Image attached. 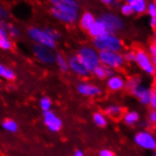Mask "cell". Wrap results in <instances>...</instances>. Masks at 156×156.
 Masks as SVG:
<instances>
[{
	"instance_id": "cell-1",
	"label": "cell",
	"mask_w": 156,
	"mask_h": 156,
	"mask_svg": "<svg viewBox=\"0 0 156 156\" xmlns=\"http://www.w3.org/2000/svg\"><path fill=\"white\" fill-rule=\"evenodd\" d=\"M95 49L100 51H112L119 52L122 49V42L115 34L106 33L100 37L95 38L93 41Z\"/></svg>"
},
{
	"instance_id": "cell-2",
	"label": "cell",
	"mask_w": 156,
	"mask_h": 156,
	"mask_svg": "<svg viewBox=\"0 0 156 156\" xmlns=\"http://www.w3.org/2000/svg\"><path fill=\"white\" fill-rule=\"evenodd\" d=\"M79 9L66 5H53L50 9V12L56 19L66 23L73 24L78 20Z\"/></svg>"
},
{
	"instance_id": "cell-3",
	"label": "cell",
	"mask_w": 156,
	"mask_h": 156,
	"mask_svg": "<svg viewBox=\"0 0 156 156\" xmlns=\"http://www.w3.org/2000/svg\"><path fill=\"white\" fill-rule=\"evenodd\" d=\"M77 56L79 57L80 61L81 63L85 66V68L91 73L97 66L100 65L99 62V56H98V52L90 47H83L81 48Z\"/></svg>"
},
{
	"instance_id": "cell-4",
	"label": "cell",
	"mask_w": 156,
	"mask_h": 156,
	"mask_svg": "<svg viewBox=\"0 0 156 156\" xmlns=\"http://www.w3.org/2000/svg\"><path fill=\"white\" fill-rule=\"evenodd\" d=\"M98 56L100 65L108 68H120L125 62L123 55H121L119 52L100 51L98 52Z\"/></svg>"
},
{
	"instance_id": "cell-5",
	"label": "cell",
	"mask_w": 156,
	"mask_h": 156,
	"mask_svg": "<svg viewBox=\"0 0 156 156\" xmlns=\"http://www.w3.org/2000/svg\"><path fill=\"white\" fill-rule=\"evenodd\" d=\"M29 36L37 44L44 45L48 48H54L56 47V41L51 38L45 30L39 29V27H30L27 31Z\"/></svg>"
},
{
	"instance_id": "cell-6",
	"label": "cell",
	"mask_w": 156,
	"mask_h": 156,
	"mask_svg": "<svg viewBox=\"0 0 156 156\" xmlns=\"http://www.w3.org/2000/svg\"><path fill=\"white\" fill-rule=\"evenodd\" d=\"M135 144L147 151L156 150V137L149 131L138 132L133 137Z\"/></svg>"
},
{
	"instance_id": "cell-7",
	"label": "cell",
	"mask_w": 156,
	"mask_h": 156,
	"mask_svg": "<svg viewBox=\"0 0 156 156\" xmlns=\"http://www.w3.org/2000/svg\"><path fill=\"white\" fill-rule=\"evenodd\" d=\"M137 66H138L146 74L153 75L156 72V67L153 61L149 56V54L146 51L139 49L135 52V61Z\"/></svg>"
},
{
	"instance_id": "cell-8",
	"label": "cell",
	"mask_w": 156,
	"mask_h": 156,
	"mask_svg": "<svg viewBox=\"0 0 156 156\" xmlns=\"http://www.w3.org/2000/svg\"><path fill=\"white\" fill-rule=\"evenodd\" d=\"M99 19L105 25L108 33L115 34L116 31L121 30L124 27L123 21L118 16L113 13H105Z\"/></svg>"
},
{
	"instance_id": "cell-9",
	"label": "cell",
	"mask_w": 156,
	"mask_h": 156,
	"mask_svg": "<svg viewBox=\"0 0 156 156\" xmlns=\"http://www.w3.org/2000/svg\"><path fill=\"white\" fill-rule=\"evenodd\" d=\"M33 52L35 57L44 63H53L56 61V54L52 51L51 48L44 47V45L36 44L33 47Z\"/></svg>"
},
{
	"instance_id": "cell-10",
	"label": "cell",
	"mask_w": 156,
	"mask_h": 156,
	"mask_svg": "<svg viewBox=\"0 0 156 156\" xmlns=\"http://www.w3.org/2000/svg\"><path fill=\"white\" fill-rule=\"evenodd\" d=\"M44 123L47 126L48 129L52 133L59 132L62 127V119L54 112H52L51 110L44 113Z\"/></svg>"
},
{
	"instance_id": "cell-11",
	"label": "cell",
	"mask_w": 156,
	"mask_h": 156,
	"mask_svg": "<svg viewBox=\"0 0 156 156\" xmlns=\"http://www.w3.org/2000/svg\"><path fill=\"white\" fill-rule=\"evenodd\" d=\"M130 92L142 104L144 105L150 104V100L152 95V90L142 84V82L138 85H136L134 88H133Z\"/></svg>"
},
{
	"instance_id": "cell-12",
	"label": "cell",
	"mask_w": 156,
	"mask_h": 156,
	"mask_svg": "<svg viewBox=\"0 0 156 156\" xmlns=\"http://www.w3.org/2000/svg\"><path fill=\"white\" fill-rule=\"evenodd\" d=\"M67 62H68L69 69L72 70L75 74H77L79 76H82V77L88 76L90 74V72L85 68V66L83 65H82L77 55L70 56L69 59L67 60Z\"/></svg>"
},
{
	"instance_id": "cell-13",
	"label": "cell",
	"mask_w": 156,
	"mask_h": 156,
	"mask_svg": "<svg viewBox=\"0 0 156 156\" xmlns=\"http://www.w3.org/2000/svg\"><path fill=\"white\" fill-rule=\"evenodd\" d=\"M78 92L85 97H97L101 94V89L98 86L94 85L92 83H87V82H81L77 87Z\"/></svg>"
},
{
	"instance_id": "cell-14",
	"label": "cell",
	"mask_w": 156,
	"mask_h": 156,
	"mask_svg": "<svg viewBox=\"0 0 156 156\" xmlns=\"http://www.w3.org/2000/svg\"><path fill=\"white\" fill-rule=\"evenodd\" d=\"M88 32L94 39L98 38V37H100V36L108 33L105 25L103 24V22L100 19H98V20L95 21V23L92 25L90 27V29L88 30Z\"/></svg>"
},
{
	"instance_id": "cell-15",
	"label": "cell",
	"mask_w": 156,
	"mask_h": 156,
	"mask_svg": "<svg viewBox=\"0 0 156 156\" xmlns=\"http://www.w3.org/2000/svg\"><path fill=\"white\" fill-rule=\"evenodd\" d=\"M125 80L118 75H114L107 79V86L111 91H120L125 87Z\"/></svg>"
},
{
	"instance_id": "cell-16",
	"label": "cell",
	"mask_w": 156,
	"mask_h": 156,
	"mask_svg": "<svg viewBox=\"0 0 156 156\" xmlns=\"http://www.w3.org/2000/svg\"><path fill=\"white\" fill-rule=\"evenodd\" d=\"M92 73L95 75V77H97L98 79L99 80H104V79H108L110 77L114 76V69L112 68H108V67H105L101 65H99L98 66H97Z\"/></svg>"
},
{
	"instance_id": "cell-17",
	"label": "cell",
	"mask_w": 156,
	"mask_h": 156,
	"mask_svg": "<svg viewBox=\"0 0 156 156\" xmlns=\"http://www.w3.org/2000/svg\"><path fill=\"white\" fill-rule=\"evenodd\" d=\"M96 19L91 12H84L80 18V25L83 30H88L90 27L95 23Z\"/></svg>"
},
{
	"instance_id": "cell-18",
	"label": "cell",
	"mask_w": 156,
	"mask_h": 156,
	"mask_svg": "<svg viewBox=\"0 0 156 156\" xmlns=\"http://www.w3.org/2000/svg\"><path fill=\"white\" fill-rule=\"evenodd\" d=\"M140 115L136 111H129L124 114L123 122L128 126H133L139 121Z\"/></svg>"
},
{
	"instance_id": "cell-19",
	"label": "cell",
	"mask_w": 156,
	"mask_h": 156,
	"mask_svg": "<svg viewBox=\"0 0 156 156\" xmlns=\"http://www.w3.org/2000/svg\"><path fill=\"white\" fill-rule=\"evenodd\" d=\"M104 112H105V115L110 116V117L117 118V117H120L122 115L123 108L119 105H110V106L106 107Z\"/></svg>"
},
{
	"instance_id": "cell-20",
	"label": "cell",
	"mask_w": 156,
	"mask_h": 156,
	"mask_svg": "<svg viewBox=\"0 0 156 156\" xmlns=\"http://www.w3.org/2000/svg\"><path fill=\"white\" fill-rule=\"evenodd\" d=\"M2 128L9 133H14L18 131V124L15 120H13V119L7 118L2 123Z\"/></svg>"
},
{
	"instance_id": "cell-21",
	"label": "cell",
	"mask_w": 156,
	"mask_h": 156,
	"mask_svg": "<svg viewBox=\"0 0 156 156\" xmlns=\"http://www.w3.org/2000/svg\"><path fill=\"white\" fill-rule=\"evenodd\" d=\"M133 8V10L136 13H143L147 11V3L146 0H134V1L130 4Z\"/></svg>"
},
{
	"instance_id": "cell-22",
	"label": "cell",
	"mask_w": 156,
	"mask_h": 156,
	"mask_svg": "<svg viewBox=\"0 0 156 156\" xmlns=\"http://www.w3.org/2000/svg\"><path fill=\"white\" fill-rule=\"evenodd\" d=\"M93 121L98 127H100V128L106 127L108 123L106 115L99 112H97L93 115Z\"/></svg>"
},
{
	"instance_id": "cell-23",
	"label": "cell",
	"mask_w": 156,
	"mask_h": 156,
	"mask_svg": "<svg viewBox=\"0 0 156 156\" xmlns=\"http://www.w3.org/2000/svg\"><path fill=\"white\" fill-rule=\"evenodd\" d=\"M55 62L57 63L59 69L62 72H67L69 70L67 60L62 54H56V61H55Z\"/></svg>"
},
{
	"instance_id": "cell-24",
	"label": "cell",
	"mask_w": 156,
	"mask_h": 156,
	"mask_svg": "<svg viewBox=\"0 0 156 156\" xmlns=\"http://www.w3.org/2000/svg\"><path fill=\"white\" fill-rule=\"evenodd\" d=\"M50 2L52 5H66L79 9V3L77 0H50Z\"/></svg>"
},
{
	"instance_id": "cell-25",
	"label": "cell",
	"mask_w": 156,
	"mask_h": 156,
	"mask_svg": "<svg viewBox=\"0 0 156 156\" xmlns=\"http://www.w3.org/2000/svg\"><path fill=\"white\" fill-rule=\"evenodd\" d=\"M51 106H52V101L48 97H43L40 99V107L44 111V113L50 111Z\"/></svg>"
},
{
	"instance_id": "cell-26",
	"label": "cell",
	"mask_w": 156,
	"mask_h": 156,
	"mask_svg": "<svg viewBox=\"0 0 156 156\" xmlns=\"http://www.w3.org/2000/svg\"><path fill=\"white\" fill-rule=\"evenodd\" d=\"M139 83H141V79H140V77L134 76V77H132L131 79H129V80L126 81L125 86H126V88L128 90L131 91L133 88H134L136 85H138Z\"/></svg>"
},
{
	"instance_id": "cell-27",
	"label": "cell",
	"mask_w": 156,
	"mask_h": 156,
	"mask_svg": "<svg viewBox=\"0 0 156 156\" xmlns=\"http://www.w3.org/2000/svg\"><path fill=\"white\" fill-rule=\"evenodd\" d=\"M12 47V44L11 42V40L8 37H2L0 38V48L4 49V50H9L11 49Z\"/></svg>"
},
{
	"instance_id": "cell-28",
	"label": "cell",
	"mask_w": 156,
	"mask_h": 156,
	"mask_svg": "<svg viewBox=\"0 0 156 156\" xmlns=\"http://www.w3.org/2000/svg\"><path fill=\"white\" fill-rule=\"evenodd\" d=\"M15 77H16V75H15L14 71L12 69H11V68L6 67L3 75H2V78L7 80H13L15 79Z\"/></svg>"
},
{
	"instance_id": "cell-29",
	"label": "cell",
	"mask_w": 156,
	"mask_h": 156,
	"mask_svg": "<svg viewBox=\"0 0 156 156\" xmlns=\"http://www.w3.org/2000/svg\"><path fill=\"white\" fill-rule=\"evenodd\" d=\"M121 12H122V14H124V15H126V16H130V15H132L134 12H133V8L129 5V4H124V5H122L121 6Z\"/></svg>"
},
{
	"instance_id": "cell-30",
	"label": "cell",
	"mask_w": 156,
	"mask_h": 156,
	"mask_svg": "<svg viewBox=\"0 0 156 156\" xmlns=\"http://www.w3.org/2000/svg\"><path fill=\"white\" fill-rule=\"evenodd\" d=\"M7 31L10 33L12 37H17V36L19 35V30H18V29L14 26L8 25L7 26Z\"/></svg>"
},
{
	"instance_id": "cell-31",
	"label": "cell",
	"mask_w": 156,
	"mask_h": 156,
	"mask_svg": "<svg viewBox=\"0 0 156 156\" xmlns=\"http://www.w3.org/2000/svg\"><path fill=\"white\" fill-rule=\"evenodd\" d=\"M45 30H47V32L49 34V36L51 38H53L55 41H57L59 38H60V33L54 29H50V27H48V29H44Z\"/></svg>"
},
{
	"instance_id": "cell-32",
	"label": "cell",
	"mask_w": 156,
	"mask_h": 156,
	"mask_svg": "<svg viewBox=\"0 0 156 156\" xmlns=\"http://www.w3.org/2000/svg\"><path fill=\"white\" fill-rule=\"evenodd\" d=\"M124 60L127 62H134L135 61V52L133 51H128L123 55Z\"/></svg>"
},
{
	"instance_id": "cell-33",
	"label": "cell",
	"mask_w": 156,
	"mask_h": 156,
	"mask_svg": "<svg viewBox=\"0 0 156 156\" xmlns=\"http://www.w3.org/2000/svg\"><path fill=\"white\" fill-rule=\"evenodd\" d=\"M147 11H148V12L151 16V18L154 17V15L156 13V4L155 3L149 4V6H147Z\"/></svg>"
},
{
	"instance_id": "cell-34",
	"label": "cell",
	"mask_w": 156,
	"mask_h": 156,
	"mask_svg": "<svg viewBox=\"0 0 156 156\" xmlns=\"http://www.w3.org/2000/svg\"><path fill=\"white\" fill-rule=\"evenodd\" d=\"M7 34H8V31H7V26H5L2 22V20L0 19V38L2 37H7Z\"/></svg>"
},
{
	"instance_id": "cell-35",
	"label": "cell",
	"mask_w": 156,
	"mask_h": 156,
	"mask_svg": "<svg viewBox=\"0 0 156 156\" xmlns=\"http://www.w3.org/2000/svg\"><path fill=\"white\" fill-rule=\"evenodd\" d=\"M150 105L152 108V110H155L156 111V90L152 91V95L150 100Z\"/></svg>"
},
{
	"instance_id": "cell-36",
	"label": "cell",
	"mask_w": 156,
	"mask_h": 156,
	"mask_svg": "<svg viewBox=\"0 0 156 156\" xmlns=\"http://www.w3.org/2000/svg\"><path fill=\"white\" fill-rule=\"evenodd\" d=\"M98 156H115V155L112 151H110L108 149H103L99 151Z\"/></svg>"
},
{
	"instance_id": "cell-37",
	"label": "cell",
	"mask_w": 156,
	"mask_h": 156,
	"mask_svg": "<svg viewBox=\"0 0 156 156\" xmlns=\"http://www.w3.org/2000/svg\"><path fill=\"white\" fill-rule=\"evenodd\" d=\"M149 120L151 124H156V111L155 110H152V111L150 112L149 114Z\"/></svg>"
},
{
	"instance_id": "cell-38",
	"label": "cell",
	"mask_w": 156,
	"mask_h": 156,
	"mask_svg": "<svg viewBox=\"0 0 156 156\" xmlns=\"http://www.w3.org/2000/svg\"><path fill=\"white\" fill-rule=\"evenodd\" d=\"M9 17V12H7V10L5 8L0 6V19H7Z\"/></svg>"
},
{
	"instance_id": "cell-39",
	"label": "cell",
	"mask_w": 156,
	"mask_h": 156,
	"mask_svg": "<svg viewBox=\"0 0 156 156\" xmlns=\"http://www.w3.org/2000/svg\"><path fill=\"white\" fill-rule=\"evenodd\" d=\"M150 53L151 55V57L154 59H156V44H152L151 45V48H150Z\"/></svg>"
},
{
	"instance_id": "cell-40",
	"label": "cell",
	"mask_w": 156,
	"mask_h": 156,
	"mask_svg": "<svg viewBox=\"0 0 156 156\" xmlns=\"http://www.w3.org/2000/svg\"><path fill=\"white\" fill-rule=\"evenodd\" d=\"M74 156H84V152L80 150H77L74 152Z\"/></svg>"
},
{
	"instance_id": "cell-41",
	"label": "cell",
	"mask_w": 156,
	"mask_h": 156,
	"mask_svg": "<svg viewBox=\"0 0 156 156\" xmlns=\"http://www.w3.org/2000/svg\"><path fill=\"white\" fill-rule=\"evenodd\" d=\"M101 2L106 5H113L115 3V0H101Z\"/></svg>"
},
{
	"instance_id": "cell-42",
	"label": "cell",
	"mask_w": 156,
	"mask_h": 156,
	"mask_svg": "<svg viewBox=\"0 0 156 156\" xmlns=\"http://www.w3.org/2000/svg\"><path fill=\"white\" fill-rule=\"evenodd\" d=\"M5 69H6V67L2 65V63H0V77H2V75H3V73H4Z\"/></svg>"
},
{
	"instance_id": "cell-43",
	"label": "cell",
	"mask_w": 156,
	"mask_h": 156,
	"mask_svg": "<svg viewBox=\"0 0 156 156\" xmlns=\"http://www.w3.org/2000/svg\"><path fill=\"white\" fill-rule=\"evenodd\" d=\"M151 26L152 27H156V19L155 18H151Z\"/></svg>"
},
{
	"instance_id": "cell-44",
	"label": "cell",
	"mask_w": 156,
	"mask_h": 156,
	"mask_svg": "<svg viewBox=\"0 0 156 156\" xmlns=\"http://www.w3.org/2000/svg\"><path fill=\"white\" fill-rule=\"evenodd\" d=\"M125 1L127 2V4H129V5H130V4H132V3L134 1V0H125Z\"/></svg>"
},
{
	"instance_id": "cell-45",
	"label": "cell",
	"mask_w": 156,
	"mask_h": 156,
	"mask_svg": "<svg viewBox=\"0 0 156 156\" xmlns=\"http://www.w3.org/2000/svg\"><path fill=\"white\" fill-rule=\"evenodd\" d=\"M153 62H154V65H156V59L153 60Z\"/></svg>"
},
{
	"instance_id": "cell-46",
	"label": "cell",
	"mask_w": 156,
	"mask_h": 156,
	"mask_svg": "<svg viewBox=\"0 0 156 156\" xmlns=\"http://www.w3.org/2000/svg\"><path fill=\"white\" fill-rule=\"evenodd\" d=\"M154 156H156V150L154 151Z\"/></svg>"
},
{
	"instance_id": "cell-47",
	"label": "cell",
	"mask_w": 156,
	"mask_h": 156,
	"mask_svg": "<svg viewBox=\"0 0 156 156\" xmlns=\"http://www.w3.org/2000/svg\"><path fill=\"white\" fill-rule=\"evenodd\" d=\"M152 18H155V19H156V13H155V15H154V17H152Z\"/></svg>"
},
{
	"instance_id": "cell-48",
	"label": "cell",
	"mask_w": 156,
	"mask_h": 156,
	"mask_svg": "<svg viewBox=\"0 0 156 156\" xmlns=\"http://www.w3.org/2000/svg\"><path fill=\"white\" fill-rule=\"evenodd\" d=\"M155 4H156V3H155Z\"/></svg>"
}]
</instances>
